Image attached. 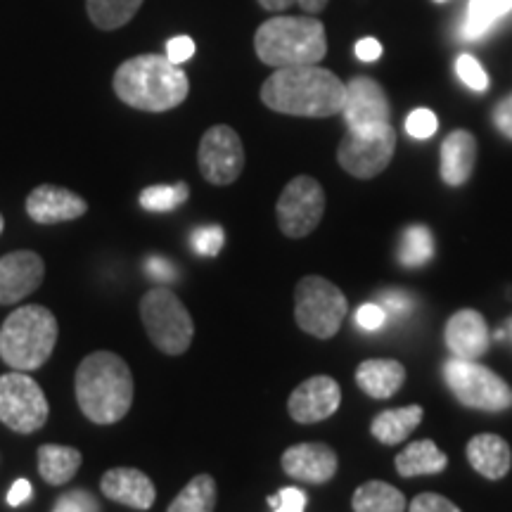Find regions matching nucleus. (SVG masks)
<instances>
[{"label":"nucleus","instance_id":"1","mask_svg":"<svg viewBox=\"0 0 512 512\" xmlns=\"http://www.w3.org/2000/svg\"><path fill=\"white\" fill-rule=\"evenodd\" d=\"M347 83L320 64L275 69L261 86V102L268 110L290 117L328 119L342 114Z\"/></svg>","mask_w":512,"mask_h":512},{"label":"nucleus","instance_id":"2","mask_svg":"<svg viewBox=\"0 0 512 512\" xmlns=\"http://www.w3.org/2000/svg\"><path fill=\"white\" fill-rule=\"evenodd\" d=\"M76 403L95 425H114L131 411L133 375L126 361L112 351H95L76 368Z\"/></svg>","mask_w":512,"mask_h":512},{"label":"nucleus","instance_id":"3","mask_svg":"<svg viewBox=\"0 0 512 512\" xmlns=\"http://www.w3.org/2000/svg\"><path fill=\"white\" fill-rule=\"evenodd\" d=\"M112 83L124 105L155 114L183 105L190 93L188 74L166 55H138L121 62Z\"/></svg>","mask_w":512,"mask_h":512},{"label":"nucleus","instance_id":"4","mask_svg":"<svg viewBox=\"0 0 512 512\" xmlns=\"http://www.w3.org/2000/svg\"><path fill=\"white\" fill-rule=\"evenodd\" d=\"M256 57L268 67H302L318 64L328 55V38L320 19L306 17H273L266 19L254 36Z\"/></svg>","mask_w":512,"mask_h":512},{"label":"nucleus","instance_id":"5","mask_svg":"<svg viewBox=\"0 0 512 512\" xmlns=\"http://www.w3.org/2000/svg\"><path fill=\"white\" fill-rule=\"evenodd\" d=\"M55 344L57 320L53 311L41 304L15 309L0 328V358L19 373L46 366Z\"/></svg>","mask_w":512,"mask_h":512},{"label":"nucleus","instance_id":"6","mask_svg":"<svg viewBox=\"0 0 512 512\" xmlns=\"http://www.w3.org/2000/svg\"><path fill=\"white\" fill-rule=\"evenodd\" d=\"M140 318L147 337L162 354L181 356L188 351L195 337V323L174 290L159 285L145 292V297L140 299Z\"/></svg>","mask_w":512,"mask_h":512},{"label":"nucleus","instance_id":"7","mask_svg":"<svg viewBox=\"0 0 512 512\" xmlns=\"http://www.w3.org/2000/svg\"><path fill=\"white\" fill-rule=\"evenodd\" d=\"M347 297L337 285L320 275H306L294 290V318L306 335L318 339L335 337L347 316Z\"/></svg>","mask_w":512,"mask_h":512},{"label":"nucleus","instance_id":"8","mask_svg":"<svg viewBox=\"0 0 512 512\" xmlns=\"http://www.w3.org/2000/svg\"><path fill=\"white\" fill-rule=\"evenodd\" d=\"M444 380L453 396L467 408L477 411L498 413L508 411L512 406V389L503 377H498L494 370L479 366L477 361H463L453 356L444 363Z\"/></svg>","mask_w":512,"mask_h":512},{"label":"nucleus","instance_id":"9","mask_svg":"<svg viewBox=\"0 0 512 512\" xmlns=\"http://www.w3.org/2000/svg\"><path fill=\"white\" fill-rule=\"evenodd\" d=\"M48 399L29 375H0V422L17 434H34L48 422Z\"/></svg>","mask_w":512,"mask_h":512},{"label":"nucleus","instance_id":"10","mask_svg":"<svg viewBox=\"0 0 512 512\" xmlns=\"http://www.w3.org/2000/svg\"><path fill=\"white\" fill-rule=\"evenodd\" d=\"M394 150L396 131L392 124H382L370 131H347L337 147V162L347 174L368 181L387 169Z\"/></svg>","mask_w":512,"mask_h":512},{"label":"nucleus","instance_id":"11","mask_svg":"<svg viewBox=\"0 0 512 512\" xmlns=\"http://www.w3.org/2000/svg\"><path fill=\"white\" fill-rule=\"evenodd\" d=\"M325 214V192L320 183L311 176H297L280 192L275 216L278 226L287 238L299 240L311 235L323 221Z\"/></svg>","mask_w":512,"mask_h":512},{"label":"nucleus","instance_id":"12","mask_svg":"<svg viewBox=\"0 0 512 512\" xmlns=\"http://www.w3.org/2000/svg\"><path fill=\"white\" fill-rule=\"evenodd\" d=\"M197 164L204 181L211 185L235 183L245 169V147L235 128L226 124L211 126L200 140Z\"/></svg>","mask_w":512,"mask_h":512},{"label":"nucleus","instance_id":"13","mask_svg":"<svg viewBox=\"0 0 512 512\" xmlns=\"http://www.w3.org/2000/svg\"><path fill=\"white\" fill-rule=\"evenodd\" d=\"M344 121L349 131H370L382 124H389L392 107L380 83L368 76H354L347 83V100H344Z\"/></svg>","mask_w":512,"mask_h":512},{"label":"nucleus","instance_id":"14","mask_svg":"<svg viewBox=\"0 0 512 512\" xmlns=\"http://www.w3.org/2000/svg\"><path fill=\"white\" fill-rule=\"evenodd\" d=\"M339 403H342L339 384L328 375H316L294 389L290 401H287V411H290V418L294 422L313 425V422L335 415Z\"/></svg>","mask_w":512,"mask_h":512},{"label":"nucleus","instance_id":"15","mask_svg":"<svg viewBox=\"0 0 512 512\" xmlns=\"http://www.w3.org/2000/svg\"><path fill=\"white\" fill-rule=\"evenodd\" d=\"M46 275V264L36 252L19 249L0 256V304L10 306L22 302L38 290Z\"/></svg>","mask_w":512,"mask_h":512},{"label":"nucleus","instance_id":"16","mask_svg":"<svg viewBox=\"0 0 512 512\" xmlns=\"http://www.w3.org/2000/svg\"><path fill=\"white\" fill-rule=\"evenodd\" d=\"M88 211V204L76 192L60 188V185H38L27 197V214L31 221L41 226H55V223L81 219Z\"/></svg>","mask_w":512,"mask_h":512},{"label":"nucleus","instance_id":"17","mask_svg":"<svg viewBox=\"0 0 512 512\" xmlns=\"http://www.w3.org/2000/svg\"><path fill=\"white\" fill-rule=\"evenodd\" d=\"M444 339L451 354L456 358H463V361H477L479 356H484L489 351L491 344L489 325H486L482 313H477L475 309H463L453 313L446 323Z\"/></svg>","mask_w":512,"mask_h":512},{"label":"nucleus","instance_id":"18","mask_svg":"<svg viewBox=\"0 0 512 512\" xmlns=\"http://www.w3.org/2000/svg\"><path fill=\"white\" fill-rule=\"evenodd\" d=\"M283 470L306 484H328L337 475V453L328 444H297L283 453Z\"/></svg>","mask_w":512,"mask_h":512},{"label":"nucleus","instance_id":"19","mask_svg":"<svg viewBox=\"0 0 512 512\" xmlns=\"http://www.w3.org/2000/svg\"><path fill=\"white\" fill-rule=\"evenodd\" d=\"M102 496L133 510H150L157 491L152 479L136 467H114L100 479Z\"/></svg>","mask_w":512,"mask_h":512},{"label":"nucleus","instance_id":"20","mask_svg":"<svg viewBox=\"0 0 512 512\" xmlns=\"http://www.w3.org/2000/svg\"><path fill=\"white\" fill-rule=\"evenodd\" d=\"M477 164V140L470 131L458 128L441 143V178L446 185H463L470 181Z\"/></svg>","mask_w":512,"mask_h":512},{"label":"nucleus","instance_id":"21","mask_svg":"<svg viewBox=\"0 0 512 512\" xmlns=\"http://www.w3.org/2000/svg\"><path fill=\"white\" fill-rule=\"evenodd\" d=\"M467 460L482 477L503 479L512 467V451L498 434H477L467 444Z\"/></svg>","mask_w":512,"mask_h":512},{"label":"nucleus","instance_id":"22","mask_svg":"<svg viewBox=\"0 0 512 512\" xmlns=\"http://www.w3.org/2000/svg\"><path fill=\"white\" fill-rule=\"evenodd\" d=\"M356 382L373 399H389L406 382V368L392 358H370L358 366Z\"/></svg>","mask_w":512,"mask_h":512},{"label":"nucleus","instance_id":"23","mask_svg":"<svg viewBox=\"0 0 512 512\" xmlns=\"http://www.w3.org/2000/svg\"><path fill=\"white\" fill-rule=\"evenodd\" d=\"M394 465L401 477L437 475L448 465V458L432 439H420L403 448L399 456H396Z\"/></svg>","mask_w":512,"mask_h":512},{"label":"nucleus","instance_id":"24","mask_svg":"<svg viewBox=\"0 0 512 512\" xmlns=\"http://www.w3.org/2000/svg\"><path fill=\"white\" fill-rule=\"evenodd\" d=\"M81 460V451H76L74 446L43 444L38 448V472L53 486H62L69 479H74L81 467Z\"/></svg>","mask_w":512,"mask_h":512},{"label":"nucleus","instance_id":"25","mask_svg":"<svg viewBox=\"0 0 512 512\" xmlns=\"http://www.w3.org/2000/svg\"><path fill=\"white\" fill-rule=\"evenodd\" d=\"M422 422V408L420 406H406V408H392V411H384L373 420V437L380 444L394 446L399 441L408 439Z\"/></svg>","mask_w":512,"mask_h":512},{"label":"nucleus","instance_id":"26","mask_svg":"<svg viewBox=\"0 0 512 512\" xmlns=\"http://www.w3.org/2000/svg\"><path fill=\"white\" fill-rule=\"evenodd\" d=\"M354 512H406V496L399 489L380 479L361 484L351 498Z\"/></svg>","mask_w":512,"mask_h":512},{"label":"nucleus","instance_id":"27","mask_svg":"<svg viewBox=\"0 0 512 512\" xmlns=\"http://www.w3.org/2000/svg\"><path fill=\"white\" fill-rule=\"evenodd\" d=\"M143 0H86L88 17L102 31L121 29L136 17Z\"/></svg>","mask_w":512,"mask_h":512},{"label":"nucleus","instance_id":"28","mask_svg":"<svg viewBox=\"0 0 512 512\" xmlns=\"http://www.w3.org/2000/svg\"><path fill=\"white\" fill-rule=\"evenodd\" d=\"M216 508V482L211 475H197L174 498L166 512H214Z\"/></svg>","mask_w":512,"mask_h":512},{"label":"nucleus","instance_id":"29","mask_svg":"<svg viewBox=\"0 0 512 512\" xmlns=\"http://www.w3.org/2000/svg\"><path fill=\"white\" fill-rule=\"evenodd\" d=\"M512 10V0H470V10L463 27V36L467 41L479 38L491 29V24Z\"/></svg>","mask_w":512,"mask_h":512},{"label":"nucleus","instance_id":"30","mask_svg":"<svg viewBox=\"0 0 512 512\" xmlns=\"http://www.w3.org/2000/svg\"><path fill=\"white\" fill-rule=\"evenodd\" d=\"M434 256V238L430 228L425 226H408L403 230L399 242V261L406 268L425 266Z\"/></svg>","mask_w":512,"mask_h":512},{"label":"nucleus","instance_id":"31","mask_svg":"<svg viewBox=\"0 0 512 512\" xmlns=\"http://www.w3.org/2000/svg\"><path fill=\"white\" fill-rule=\"evenodd\" d=\"M188 183L176 185H150L140 192V207L147 211H174L188 200Z\"/></svg>","mask_w":512,"mask_h":512},{"label":"nucleus","instance_id":"32","mask_svg":"<svg viewBox=\"0 0 512 512\" xmlns=\"http://www.w3.org/2000/svg\"><path fill=\"white\" fill-rule=\"evenodd\" d=\"M55 510L60 512H102L98 498L86 489H72L55 501Z\"/></svg>","mask_w":512,"mask_h":512},{"label":"nucleus","instance_id":"33","mask_svg":"<svg viewBox=\"0 0 512 512\" xmlns=\"http://www.w3.org/2000/svg\"><path fill=\"white\" fill-rule=\"evenodd\" d=\"M223 242H226V233L219 226L197 228L190 238L192 249L200 256H216L223 249Z\"/></svg>","mask_w":512,"mask_h":512},{"label":"nucleus","instance_id":"34","mask_svg":"<svg viewBox=\"0 0 512 512\" xmlns=\"http://www.w3.org/2000/svg\"><path fill=\"white\" fill-rule=\"evenodd\" d=\"M456 72L460 76V81H463L467 88H472V91L482 93V91H486V88H489V76H486L484 67L472 55H460L458 57Z\"/></svg>","mask_w":512,"mask_h":512},{"label":"nucleus","instance_id":"35","mask_svg":"<svg viewBox=\"0 0 512 512\" xmlns=\"http://www.w3.org/2000/svg\"><path fill=\"white\" fill-rule=\"evenodd\" d=\"M437 128H439V119L432 110H413L406 119L408 136H413L418 140L432 138L434 133H437Z\"/></svg>","mask_w":512,"mask_h":512},{"label":"nucleus","instance_id":"36","mask_svg":"<svg viewBox=\"0 0 512 512\" xmlns=\"http://www.w3.org/2000/svg\"><path fill=\"white\" fill-rule=\"evenodd\" d=\"M408 512H463L456 503L439 494H420L408 505Z\"/></svg>","mask_w":512,"mask_h":512},{"label":"nucleus","instance_id":"37","mask_svg":"<svg viewBox=\"0 0 512 512\" xmlns=\"http://www.w3.org/2000/svg\"><path fill=\"white\" fill-rule=\"evenodd\" d=\"M415 299L406 290H389L380 297V306L392 316H403L413 309Z\"/></svg>","mask_w":512,"mask_h":512},{"label":"nucleus","instance_id":"38","mask_svg":"<svg viewBox=\"0 0 512 512\" xmlns=\"http://www.w3.org/2000/svg\"><path fill=\"white\" fill-rule=\"evenodd\" d=\"M192 55H195V41L190 36H176L171 41H166V57L178 64V67L183 62H188Z\"/></svg>","mask_w":512,"mask_h":512},{"label":"nucleus","instance_id":"39","mask_svg":"<svg viewBox=\"0 0 512 512\" xmlns=\"http://www.w3.org/2000/svg\"><path fill=\"white\" fill-rule=\"evenodd\" d=\"M387 320V311L380 304H366L356 311V323L363 330H380Z\"/></svg>","mask_w":512,"mask_h":512},{"label":"nucleus","instance_id":"40","mask_svg":"<svg viewBox=\"0 0 512 512\" xmlns=\"http://www.w3.org/2000/svg\"><path fill=\"white\" fill-rule=\"evenodd\" d=\"M278 498H280V503H278V508H275V512H304L306 501H309L304 491L294 489V486H287V489L280 491Z\"/></svg>","mask_w":512,"mask_h":512},{"label":"nucleus","instance_id":"41","mask_svg":"<svg viewBox=\"0 0 512 512\" xmlns=\"http://www.w3.org/2000/svg\"><path fill=\"white\" fill-rule=\"evenodd\" d=\"M147 275L159 280V283H164V285L174 283V280L178 278L176 266L171 264V261L162 259V256H152V259H147Z\"/></svg>","mask_w":512,"mask_h":512},{"label":"nucleus","instance_id":"42","mask_svg":"<svg viewBox=\"0 0 512 512\" xmlns=\"http://www.w3.org/2000/svg\"><path fill=\"white\" fill-rule=\"evenodd\" d=\"M491 117H494L498 131H501L505 138L512 140V93L505 95V98L498 102Z\"/></svg>","mask_w":512,"mask_h":512},{"label":"nucleus","instance_id":"43","mask_svg":"<svg viewBox=\"0 0 512 512\" xmlns=\"http://www.w3.org/2000/svg\"><path fill=\"white\" fill-rule=\"evenodd\" d=\"M356 55L363 62H375L382 55V43L377 38H361L356 43Z\"/></svg>","mask_w":512,"mask_h":512},{"label":"nucleus","instance_id":"44","mask_svg":"<svg viewBox=\"0 0 512 512\" xmlns=\"http://www.w3.org/2000/svg\"><path fill=\"white\" fill-rule=\"evenodd\" d=\"M29 498H31V484L27 482V479H17L8 494V503L12 505V508H17V505L27 503Z\"/></svg>","mask_w":512,"mask_h":512},{"label":"nucleus","instance_id":"45","mask_svg":"<svg viewBox=\"0 0 512 512\" xmlns=\"http://www.w3.org/2000/svg\"><path fill=\"white\" fill-rule=\"evenodd\" d=\"M297 3H299V0H259L261 8L268 10V12H285Z\"/></svg>","mask_w":512,"mask_h":512},{"label":"nucleus","instance_id":"46","mask_svg":"<svg viewBox=\"0 0 512 512\" xmlns=\"http://www.w3.org/2000/svg\"><path fill=\"white\" fill-rule=\"evenodd\" d=\"M297 5L306 12V15H318V12L328 8V0H299Z\"/></svg>","mask_w":512,"mask_h":512},{"label":"nucleus","instance_id":"47","mask_svg":"<svg viewBox=\"0 0 512 512\" xmlns=\"http://www.w3.org/2000/svg\"><path fill=\"white\" fill-rule=\"evenodd\" d=\"M3 228H5V221H3V214H0V233H3Z\"/></svg>","mask_w":512,"mask_h":512},{"label":"nucleus","instance_id":"48","mask_svg":"<svg viewBox=\"0 0 512 512\" xmlns=\"http://www.w3.org/2000/svg\"><path fill=\"white\" fill-rule=\"evenodd\" d=\"M437 3H444V0H437Z\"/></svg>","mask_w":512,"mask_h":512},{"label":"nucleus","instance_id":"49","mask_svg":"<svg viewBox=\"0 0 512 512\" xmlns=\"http://www.w3.org/2000/svg\"><path fill=\"white\" fill-rule=\"evenodd\" d=\"M53 512H60V510H53Z\"/></svg>","mask_w":512,"mask_h":512}]
</instances>
